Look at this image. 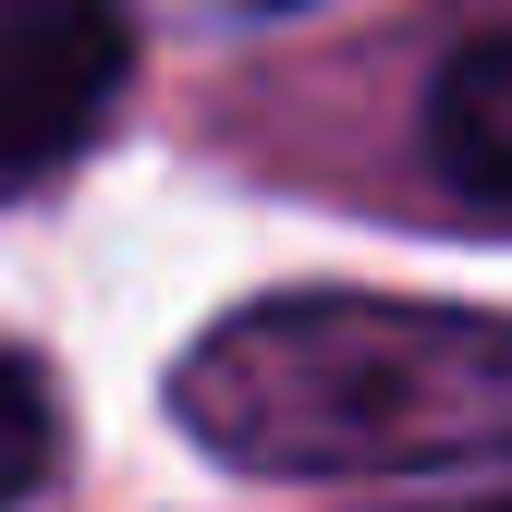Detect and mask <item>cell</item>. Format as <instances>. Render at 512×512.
Wrapping results in <instances>:
<instances>
[{"mask_svg": "<svg viewBox=\"0 0 512 512\" xmlns=\"http://www.w3.org/2000/svg\"><path fill=\"white\" fill-rule=\"evenodd\" d=\"M171 415L232 476L512 464V317L391 293H269L171 366Z\"/></svg>", "mask_w": 512, "mask_h": 512, "instance_id": "1", "label": "cell"}, {"mask_svg": "<svg viewBox=\"0 0 512 512\" xmlns=\"http://www.w3.org/2000/svg\"><path fill=\"white\" fill-rule=\"evenodd\" d=\"M122 74H135L122 0H0V196L74 159L110 122Z\"/></svg>", "mask_w": 512, "mask_h": 512, "instance_id": "2", "label": "cell"}, {"mask_svg": "<svg viewBox=\"0 0 512 512\" xmlns=\"http://www.w3.org/2000/svg\"><path fill=\"white\" fill-rule=\"evenodd\" d=\"M427 159L439 183L512 232V25H476L452 61H439V86H427Z\"/></svg>", "mask_w": 512, "mask_h": 512, "instance_id": "3", "label": "cell"}, {"mask_svg": "<svg viewBox=\"0 0 512 512\" xmlns=\"http://www.w3.org/2000/svg\"><path fill=\"white\" fill-rule=\"evenodd\" d=\"M49 464H61V403H49V378L25 354H0V512H13Z\"/></svg>", "mask_w": 512, "mask_h": 512, "instance_id": "4", "label": "cell"}, {"mask_svg": "<svg viewBox=\"0 0 512 512\" xmlns=\"http://www.w3.org/2000/svg\"><path fill=\"white\" fill-rule=\"evenodd\" d=\"M232 13H305V0H232Z\"/></svg>", "mask_w": 512, "mask_h": 512, "instance_id": "5", "label": "cell"}, {"mask_svg": "<svg viewBox=\"0 0 512 512\" xmlns=\"http://www.w3.org/2000/svg\"><path fill=\"white\" fill-rule=\"evenodd\" d=\"M500 512H512V500H500Z\"/></svg>", "mask_w": 512, "mask_h": 512, "instance_id": "6", "label": "cell"}]
</instances>
